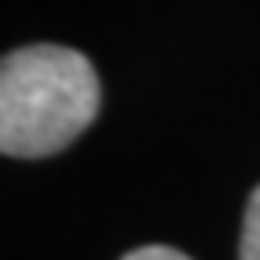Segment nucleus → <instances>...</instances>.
I'll return each instance as SVG.
<instances>
[{"mask_svg":"<svg viewBox=\"0 0 260 260\" xmlns=\"http://www.w3.org/2000/svg\"><path fill=\"white\" fill-rule=\"evenodd\" d=\"M102 83L94 65L69 47L37 44L0 65V148L15 159H44L69 148L94 123Z\"/></svg>","mask_w":260,"mask_h":260,"instance_id":"f257e3e1","label":"nucleus"},{"mask_svg":"<svg viewBox=\"0 0 260 260\" xmlns=\"http://www.w3.org/2000/svg\"><path fill=\"white\" fill-rule=\"evenodd\" d=\"M239 260H260V184L253 188L246 217H242V242H239Z\"/></svg>","mask_w":260,"mask_h":260,"instance_id":"f03ea898","label":"nucleus"},{"mask_svg":"<svg viewBox=\"0 0 260 260\" xmlns=\"http://www.w3.org/2000/svg\"><path fill=\"white\" fill-rule=\"evenodd\" d=\"M123 260H191V256H184V253H177L170 246H141L134 253H126Z\"/></svg>","mask_w":260,"mask_h":260,"instance_id":"7ed1b4c3","label":"nucleus"}]
</instances>
